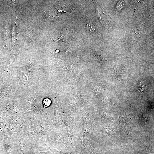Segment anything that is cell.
Listing matches in <instances>:
<instances>
[{"mask_svg":"<svg viewBox=\"0 0 154 154\" xmlns=\"http://www.w3.org/2000/svg\"><path fill=\"white\" fill-rule=\"evenodd\" d=\"M147 86L142 84H140L138 88V90L139 92L140 93H143L146 90Z\"/></svg>","mask_w":154,"mask_h":154,"instance_id":"cell-2","label":"cell"},{"mask_svg":"<svg viewBox=\"0 0 154 154\" xmlns=\"http://www.w3.org/2000/svg\"><path fill=\"white\" fill-rule=\"evenodd\" d=\"M124 3L123 1H119L118 2V3L117 5V9H118V10H120L122 8H123V7L121 6V5H124Z\"/></svg>","mask_w":154,"mask_h":154,"instance_id":"cell-3","label":"cell"},{"mask_svg":"<svg viewBox=\"0 0 154 154\" xmlns=\"http://www.w3.org/2000/svg\"><path fill=\"white\" fill-rule=\"evenodd\" d=\"M50 101L48 99H45L44 101V105L45 107L48 106L50 104Z\"/></svg>","mask_w":154,"mask_h":154,"instance_id":"cell-4","label":"cell"},{"mask_svg":"<svg viewBox=\"0 0 154 154\" xmlns=\"http://www.w3.org/2000/svg\"><path fill=\"white\" fill-rule=\"evenodd\" d=\"M86 28L88 31L90 33H93L95 30L94 26L90 22L87 23Z\"/></svg>","mask_w":154,"mask_h":154,"instance_id":"cell-1","label":"cell"}]
</instances>
